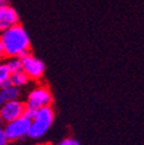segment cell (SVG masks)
<instances>
[{"label": "cell", "instance_id": "6da1fadb", "mask_svg": "<svg viewBox=\"0 0 144 145\" xmlns=\"http://www.w3.org/2000/svg\"><path fill=\"white\" fill-rule=\"evenodd\" d=\"M0 42L6 58H22L30 53V37L24 27L20 23L1 31Z\"/></svg>", "mask_w": 144, "mask_h": 145}, {"label": "cell", "instance_id": "7a4b0ae2", "mask_svg": "<svg viewBox=\"0 0 144 145\" xmlns=\"http://www.w3.org/2000/svg\"><path fill=\"white\" fill-rule=\"evenodd\" d=\"M53 122H54V111L51 106L36 110L32 119L30 120L28 137L35 140L43 138L50 130Z\"/></svg>", "mask_w": 144, "mask_h": 145}, {"label": "cell", "instance_id": "3957f363", "mask_svg": "<svg viewBox=\"0 0 144 145\" xmlns=\"http://www.w3.org/2000/svg\"><path fill=\"white\" fill-rule=\"evenodd\" d=\"M53 101L52 93L46 85H38L35 86L27 96V100L24 103L27 108L31 110H38L42 107L51 106Z\"/></svg>", "mask_w": 144, "mask_h": 145}, {"label": "cell", "instance_id": "277c9868", "mask_svg": "<svg viewBox=\"0 0 144 145\" xmlns=\"http://www.w3.org/2000/svg\"><path fill=\"white\" fill-rule=\"evenodd\" d=\"M29 128H30V119H28L24 115L17 118L8 123H5L4 125L8 142H16L28 137Z\"/></svg>", "mask_w": 144, "mask_h": 145}, {"label": "cell", "instance_id": "5b68a950", "mask_svg": "<svg viewBox=\"0 0 144 145\" xmlns=\"http://www.w3.org/2000/svg\"><path fill=\"white\" fill-rule=\"evenodd\" d=\"M20 59L22 62V71L26 72V75L29 77V80L39 81L44 76L45 65L41 59L32 56L31 53L26 54Z\"/></svg>", "mask_w": 144, "mask_h": 145}, {"label": "cell", "instance_id": "8992f818", "mask_svg": "<svg viewBox=\"0 0 144 145\" xmlns=\"http://www.w3.org/2000/svg\"><path fill=\"white\" fill-rule=\"evenodd\" d=\"M26 105L20 99L8 100L0 107V123H8L24 114Z\"/></svg>", "mask_w": 144, "mask_h": 145}, {"label": "cell", "instance_id": "52a82bcc", "mask_svg": "<svg viewBox=\"0 0 144 145\" xmlns=\"http://www.w3.org/2000/svg\"><path fill=\"white\" fill-rule=\"evenodd\" d=\"M19 23V14L13 7H10V5L0 8V31H4Z\"/></svg>", "mask_w": 144, "mask_h": 145}, {"label": "cell", "instance_id": "ba28073f", "mask_svg": "<svg viewBox=\"0 0 144 145\" xmlns=\"http://www.w3.org/2000/svg\"><path fill=\"white\" fill-rule=\"evenodd\" d=\"M0 93H1L3 98L5 99V101L17 100V99H20V97H21V90H20V88L14 86V85H12L9 83V84H7L4 88L0 89Z\"/></svg>", "mask_w": 144, "mask_h": 145}, {"label": "cell", "instance_id": "9c48e42d", "mask_svg": "<svg viewBox=\"0 0 144 145\" xmlns=\"http://www.w3.org/2000/svg\"><path fill=\"white\" fill-rule=\"evenodd\" d=\"M29 81L30 80L26 75L24 71H17V72H13V74L9 75V83L17 88L26 86L29 83Z\"/></svg>", "mask_w": 144, "mask_h": 145}, {"label": "cell", "instance_id": "30bf717a", "mask_svg": "<svg viewBox=\"0 0 144 145\" xmlns=\"http://www.w3.org/2000/svg\"><path fill=\"white\" fill-rule=\"evenodd\" d=\"M5 65L10 74L17 72V71H22V62L20 58H7Z\"/></svg>", "mask_w": 144, "mask_h": 145}, {"label": "cell", "instance_id": "8fae6325", "mask_svg": "<svg viewBox=\"0 0 144 145\" xmlns=\"http://www.w3.org/2000/svg\"><path fill=\"white\" fill-rule=\"evenodd\" d=\"M9 75H10V72L7 69L5 62L0 61V89L9 84Z\"/></svg>", "mask_w": 144, "mask_h": 145}, {"label": "cell", "instance_id": "7c38bea8", "mask_svg": "<svg viewBox=\"0 0 144 145\" xmlns=\"http://www.w3.org/2000/svg\"><path fill=\"white\" fill-rule=\"evenodd\" d=\"M57 145H81L80 142L73 137H66L62 140H60Z\"/></svg>", "mask_w": 144, "mask_h": 145}, {"label": "cell", "instance_id": "4fadbf2b", "mask_svg": "<svg viewBox=\"0 0 144 145\" xmlns=\"http://www.w3.org/2000/svg\"><path fill=\"white\" fill-rule=\"evenodd\" d=\"M8 138L6 136L5 129H4V125L0 124V145H8Z\"/></svg>", "mask_w": 144, "mask_h": 145}, {"label": "cell", "instance_id": "5bb4252c", "mask_svg": "<svg viewBox=\"0 0 144 145\" xmlns=\"http://www.w3.org/2000/svg\"><path fill=\"white\" fill-rule=\"evenodd\" d=\"M6 6H9V1H8V0H0V8L6 7Z\"/></svg>", "mask_w": 144, "mask_h": 145}, {"label": "cell", "instance_id": "9a60e30c", "mask_svg": "<svg viewBox=\"0 0 144 145\" xmlns=\"http://www.w3.org/2000/svg\"><path fill=\"white\" fill-rule=\"evenodd\" d=\"M5 58L4 56V50H3V45H1V42H0V61H3V59Z\"/></svg>", "mask_w": 144, "mask_h": 145}, {"label": "cell", "instance_id": "2e32d148", "mask_svg": "<svg viewBox=\"0 0 144 145\" xmlns=\"http://www.w3.org/2000/svg\"><path fill=\"white\" fill-rule=\"evenodd\" d=\"M5 103V99L3 98V96H1V93H0V107L3 106V104Z\"/></svg>", "mask_w": 144, "mask_h": 145}]
</instances>
